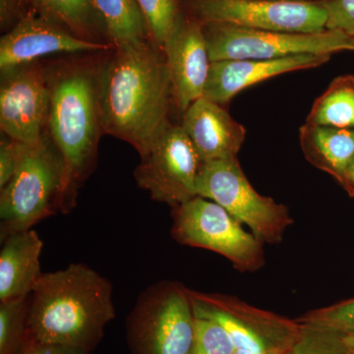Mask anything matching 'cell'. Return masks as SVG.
I'll return each instance as SVG.
<instances>
[{"label": "cell", "instance_id": "cell-1", "mask_svg": "<svg viewBox=\"0 0 354 354\" xmlns=\"http://www.w3.org/2000/svg\"><path fill=\"white\" fill-rule=\"evenodd\" d=\"M102 131L130 144L145 157L171 124L176 106L167 58L151 39L113 48L100 64Z\"/></svg>", "mask_w": 354, "mask_h": 354}, {"label": "cell", "instance_id": "cell-2", "mask_svg": "<svg viewBox=\"0 0 354 354\" xmlns=\"http://www.w3.org/2000/svg\"><path fill=\"white\" fill-rule=\"evenodd\" d=\"M114 318L111 281L87 265L71 264L43 274L32 291L25 344L94 353Z\"/></svg>", "mask_w": 354, "mask_h": 354}, {"label": "cell", "instance_id": "cell-3", "mask_svg": "<svg viewBox=\"0 0 354 354\" xmlns=\"http://www.w3.org/2000/svg\"><path fill=\"white\" fill-rule=\"evenodd\" d=\"M48 69V134L64 160L62 214H68L76 206L79 190L94 171L104 133L99 100L100 64L67 60Z\"/></svg>", "mask_w": 354, "mask_h": 354}, {"label": "cell", "instance_id": "cell-4", "mask_svg": "<svg viewBox=\"0 0 354 354\" xmlns=\"http://www.w3.org/2000/svg\"><path fill=\"white\" fill-rule=\"evenodd\" d=\"M64 164L48 133L38 143H21L12 178L0 189V241L62 214Z\"/></svg>", "mask_w": 354, "mask_h": 354}, {"label": "cell", "instance_id": "cell-5", "mask_svg": "<svg viewBox=\"0 0 354 354\" xmlns=\"http://www.w3.org/2000/svg\"><path fill=\"white\" fill-rule=\"evenodd\" d=\"M194 339L195 315L187 288L160 281L140 295L127 320L133 354H192Z\"/></svg>", "mask_w": 354, "mask_h": 354}, {"label": "cell", "instance_id": "cell-6", "mask_svg": "<svg viewBox=\"0 0 354 354\" xmlns=\"http://www.w3.org/2000/svg\"><path fill=\"white\" fill-rule=\"evenodd\" d=\"M196 190L197 196L216 203L250 228L263 244H279L293 223L288 207L254 189L236 157L202 162Z\"/></svg>", "mask_w": 354, "mask_h": 354}, {"label": "cell", "instance_id": "cell-7", "mask_svg": "<svg viewBox=\"0 0 354 354\" xmlns=\"http://www.w3.org/2000/svg\"><path fill=\"white\" fill-rule=\"evenodd\" d=\"M171 236L183 245L221 254L241 272L265 265L264 244L216 203L200 196L172 208Z\"/></svg>", "mask_w": 354, "mask_h": 354}, {"label": "cell", "instance_id": "cell-8", "mask_svg": "<svg viewBox=\"0 0 354 354\" xmlns=\"http://www.w3.org/2000/svg\"><path fill=\"white\" fill-rule=\"evenodd\" d=\"M209 59L269 60L301 55H330L354 50V39L326 30L318 34H297L249 29L225 23H202Z\"/></svg>", "mask_w": 354, "mask_h": 354}, {"label": "cell", "instance_id": "cell-9", "mask_svg": "<svg viewBox=\"0 0 354 354\" xmlns=\"http://www.w3.org/2000/svg\"><path fill=\"white\" fill-rule=\"evenodd\" d=\"M196 316L212 319L227 330L235 351L286 354L302 326L245 304L239 298L189 290Z\"/></svg>", "mask_w": 354, "mask_h": 354}, {"label": "cell", "instance_id": "cell-10", "mask_svg": "<svg viewBox=\"0 0 354 354\" xmlns=\"http://www.w3.org/2000/svg\"><path fill=\"white\" fill-rule=\"evenodd\" d=\"M202 23H225L265 31L318 34L327 13L320 1L304 0H183Z\"/></svg>", "mask_w": 354, "mask_h": 354}, {"label": "cell", "instance_id": "cell-11", "mask_svg": "<svg viewBox=\"0 0 354 354\" xmlns=\"http://www.w3.org/2000/svg\"><path fill=\"white\" fill-rule=\"evenodd\" d=\"M202 160L181 125L171 124L141 158L134 171L141 189L155 201L172 208L197 196V178Z\"/></svg>", "mask_w": 354, "mask_h": 354}, {"label": "cell", "instance_id": "cell-12", "mask_svg": "<svg viewBox=\"0 0 354 354\" xmlns=\"http://www.w3.org/2000/svg\"><path fill=\"white\" fill-rule=\"evenodd\" d=\"M0 128L21 143H38L48 133V69L35 62L1 72Z\"/></svg>", "mask_w": 354, "mask_h": 354}, {"label": "cell", "instance_id": "cell-13", "mask_svg": "<svg viewBox=\"0 0 354 354\" xmlns=\"http://www.w3.org/2000/svg\"><path fill=\"white\" fill-rule=\"evenodd\" d=\"M162 51L171 73L176 108L183 114L204 97L211 66L202 22L189 13L180 12Z\"/></svg>", "mask_w": 354, "mask_h": 354}, {"label": "cell", "instance_id": "cell-14", "mask_svg": "<svg viewBox=\"0 0 354 354\" xmlns=\"http://www.w3.org/2000/svg\"><path fill=\"white\" fill-rule=\"evenodd\" d=\"M113 48L109 44L78 38L35 10L2 37L0 69L6 71L55 53H92Z\"/></svg>", "mask_w": 354, "mask_h": 354}, {"label": "cell", "instance_id": "cell-15", "mask_svg": "<svg viewBox=\"0 0 354 354\" xmlns=\"http://www.w3.org/2000/svg\"><path fill=\"white\" fill-rule=\"evenodd\" d=\"M330 58V55H301L269 60L212 62L204 97L225 106L244 88L288 72L315 68Z\"/></svg>", "mask_w": 354, "mask_h": 354}, {"label": "cell", "instance_id": "cell-16", "mask_svg": "<svg viewBox=\"0 0 354 354\" xmlns=\"http://www.w3.org/2000/svg\"><path fill=\"white\" fill-rule=\"evenodd\" d=\"M180 125L202 162L236 157L246 136L245 128L223 106L204 97L183 113Z\"/></svg>", "mask_w": 354, "mask_h": 354}, {"label": "cell", "instance_id": "cell-17", "mask_svg": "<svg viewBox=\"0 0 354 354\" xmlns=\"http://www.w3.org/2000/svg\"><path fill=\"white\" fill-rule=\"evenodd\" d=\"M0 251V302L30 297L43 276L44 242L36 230H28L7 237Z\"/></svg>", "mask_w": 354, "mask_h": 354}, {"label": "cell", "instance_id": "cell-18", "mask_svg": "<svg viewBox=\"0 0 354 354\" xmlns=\"http://www.w3.org/2000/svg\"><path fill=\"white\" fill-rule=\"evenodd\" d=\"M299 133L302 152L306 160L341 183L354 157V129L305 122Z\"/></svg>", "mask_w": 354, "mask_h": 354}, {"label": "cell", "instance_id": "cell-19", "mask_svg": "<svg viewBox=\"0 0 354 354\" xmlns=\"http://www.w3.org/2000/svg\"><path fill=\"white\" fill-rule=\"evenodd\" d=\"M91 1L104 35L114 48L143 43L149 39L152 41L145 18L136 0Z\"/></svg>", "mask_w": 354, "mask_h": 354}, {"label": "cell", "instance_id": "cell-20", "mask_svg": "<svg viewBox=\"0 0 354 354\" xmlns=\"http://www.w3.org/2000/svg\"><path fill=\"white\" fill-rule=\"evenodd\" d=\"M31 2L41 15L78 38L106 43L102 41L104 29L91 0H31Z\"/></svg>", "mask_w": 354, "mask_h": 354}, {"label": "cell", "instance_id": "cell-21", "mask_svg": "<svg viewBox=\"0 0 354 354\" xmlns=\"http://www.w3.org/2000/svg\"><path fill=\"white\" fill-rule=\"evenodd\" d=\"M306 122L354 129V76L335 78L314 102Z\"/></svg>", "mask_w": 354, "mask_h": 354}, {"label": "cell", "instance_id": "cell-22", "mask_svg": "<svg viewBox=\"0 0 354 354\" xmlns=\"http://www.w3.org/2000/svg\"><path fill=\"white\" fill-rule=\"evenodd\" d=\"M31 295L22 299L0 302V354L22 353Z\"/></svg>", "mask_w": 354, "mask_h": 354}, {"label": "cell", "instance_id": "cell-23", "mask_svg": "<svg viewBox=\"0 0 354 354\" xmlns=\"http://www.w3.org/2000/svg\"><path fill=\"white\" fill-rule=\"evenodd\" d=\"M153 44L164 48L180 14L179 0H136Z\"/></svg>", "mask_w": 354, "mask_h": 354}, {"label": "cell", "instance_id": "cell-24", "mask_svg": "<svg viewBox=\"0 0 354 354\" xmlns=\"http://www.w3.org/2000/svg\"><path fill=\"white\" fill-rule=\"evenodd\" d=\"M298 322L341 335L354 334V299L310 312Z\"/></svg>", "mask_w": 354, "mask_h": 354}, {"label": "cell", "instance_id": "cell-25", "mask_svg": "<svg viewBox=\"0 0 354 354\" xmlns=\"http://www.w3.org/2000/svg\"><path fill=\"white\" fill-rule=\"evenodd\" d=\"M301 332L286 354H353L341 335L302 325Z\"/></svg>", "mask_w": 354, "mask_h": 354}, {"label": "cell", "instance_id": "cell-26", "mask_svg": "<svg viewBox=\"0 0 354 354\" xmlns=\"http://www.w3.org/2000/svg\"><path fill=\"white\" fill-rule=\"evenodd\" d=\"M234 351L230 335L220 324L212 319L195 315L192 354H234Z\"/></svg>", "mask_w": 354, "mask_h": 354}, {"label": "cell", "instance_id": "cell-27", "mask_svg": "<svg viewBox=\"0 0 354 354\" xmlns=\"http://www.w3.org/2000/svg\"><path fill=\"white\" fill-rule=\"evenodd\" d=\"M327 13L326 29L339 31L354 39V0H321Z\"/></svg>", "mask_w": 354, "mask_h": 354}, {"label": "cell", "instance_id": "cell-28", "mask_svg": "<svg viewBox=\"0 0 354 354\" xmlns=\"http://www.w3.org/2000/svg\"><path fill=\"white\" fill-rule=\"evenodd\" d=\"M36 10L31 0H0V27L8 32Z\"/></svg>", "mask_w": 354, "mask_h": 354}, {"label": "cell", "instance_id": "cell-29", "mask_svg": "<svg viewBox=\"0 0 354 354\" xmlns=\"http://www.w3.org/2000/svg\"><path fill=\"white\" fill-rule=\"evenodd\" d=\"M20 142L2 134L0 141V189L12 178L19 160Z\"/></svg>", "mask_w": 354, "mask_h": 354}, {"label": "cell", "instance_id": "cell-30", "mask_svg": "<svg viewBox=\"0 0 354 354\" xmlns=\"http://www.w3.org/2000/svg\"><path fill=\"white\" fill-rule=\"evenodd\" d=\"M21 354H95L94 353H87V351H80L66 346H55V344H34V342H27L23 348Z\"/></svg>", "mask_w": 354, "mask_h": 354}, {"label": "cell", "instance_id": "cell-31", "mask_svg": "<svg viewBox=\"0 0 354 354\" xmlns=\"http://www.w3.org/2000/svg\"><path fill=\"white\" fill-rule=\"evenodd\" d=\"M341 184L351 195H354V157L342 177Z\"/></svg>", "mask_w": 354, "mask_h": 354}, {"label": "cell", "instance_id": "cell-32", "mask_svg": "<svg viewBox=\"0 0 354 354\" xmlns=\"http://www.w3.org/2000/svg\"><path fill=\"white\" fill-rule=\"evenodd\" d=\"M342 337L351 353L354 354V334L342 335Z\"/></svg>", "mask_w": 354, "mask_h": 354}, {"label": "cell", "instance_id": "cell-33", "mask_svg": "<svg viewBox=\"0 0 354 354\" xmlns=\"http://www.w3.org/2000/svg\"><path fill=\"white\" fill-rule=\"evenodd\" d=\"M234 354H251V353H244V351H234Z\"/></svg>", "mask_w": 354, "mask_h": 354}]
</instances>
